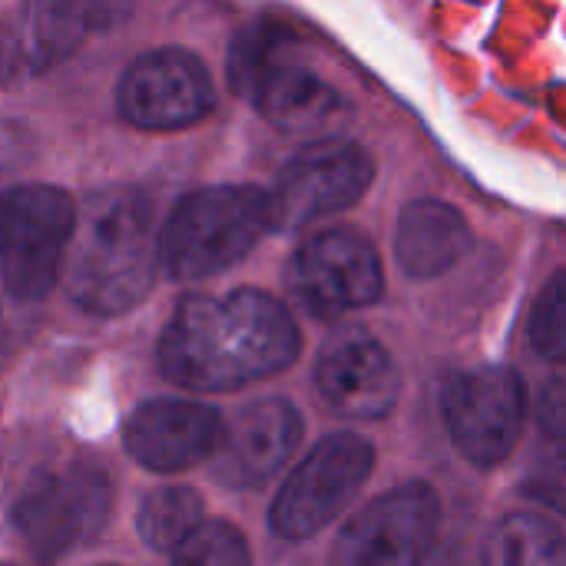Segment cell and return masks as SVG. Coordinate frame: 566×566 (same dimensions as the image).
Here are the masks:
<instances>
[{
	"instance_id": "15",
	"label": "cell",
	"mask_w": 566,
	"mask_h": 566,
	"mask_svg": "<svg viewBox=\"0 0 566 566\" xmlns=\"http://www.w3.org/2000/svg\"><path fill=\"white\" fill-rule=\"evenodd\" d=\"M302 411L289 398H259L239 408L222 428V441L212 458L216 478L226 488L255 491L289 464L302 444Z\"/></svg>"
},
{
	"instance_id": "3",
	"label": "cell",
	"mask_w": 566,
	"mask_h": 566,
	"mask_svg": "<svg viewBox=\"0 0 566 566\" xmlns=\"http://www.w3.org/2000/svg\"><path fill=\"white\" fill-rule=\"evenodd\" d=\"M272 229L269 192L206 186L176 202L159 232V265L176 282H202L239 265Z\"/></svg>"
},
{
	"instance_id": "16",
	"label": "cell",
	"mask_w": 566,
	"mask_h": 566,
	"mask_svg": "<svg viewBox=\"0 0 566 566\" xmlns=\"http://www.w3.org/2000/svg\"><path fill=\"white\" fill-rule=\"evenodd\" d=\"M474 245L468 219L441 199H415L401 209L395 255L405 275L434 279L458 265Z\"/></svg>"
},
{
	"instance_id": "25",
	"label": "cell",
	"mask_w": 566,
	"mask_h": 566,
	"mask_svg": "<svg viewBox=\"0 0 566 566\" xmlns=\"http://www.w3.org/2000/svg\"><path fill=\"white\" fill-rule=\"evenodd\" d=\"M96 566H123V564H96Z\"/></svg>"
},
{
	"instance_id": "14",
	"label": "cell",
	"mask_w": 566,
	"mask_h": 566,
	"mask_svg": "<svg viewBox=\"0 0 566 566\" xmlns=\"http://www.w3.org/2000/svg\"><path fill=\"white\" fill-rule=\"evenodd\" d=\"M216 408L182 398L143 401L123 424L126 454L153 474H179L216 458L222 441Z\"/></svg>"
},
{
	"instance_id": "9",
	"label": "cell",
	"mask_w": 566,
	"mask_h": 566,
	"mask_svg": "<svg viewBox=\"0 0 566 566\" xmlns=\"http://www.w3.org/2000/svg\"><path fill=\"white\" fill-rule=\"evenodd\" d=\"M441 527L431 484L408 481L365 504L338 531L332 566H424Z\"/></svg>"
},
{
	"instance_id": "8",
	"label": "cell",
	"mask_w": 566,
	"mask_h": 566,
	"mask_svg": "<svg viewBox=\"0 0 566 566\" xmlns=\"http://www.w3.org/2000/svg\"><path fill=\"white\" fill-rule=\"evenodd\" d=\"M285 282L302 312L328 322L375 305L385 292V269L365 232L335 226L295 249Z\"/></svg>"
},
{
	"instance_id": "24",
	"label": "cell",
	"mask_w": 566,
	"mask_h": 566,
	"mask_svg": "<svg viewBox=\"0 0 566 566\" xmlns=\"http://www.w3.org/2000/svg\"><path fill=\"white\" fill-rule=\"evenodd\" d=\"M424 566H464L458 557H451V554H444V557H431Z\"/></svg>"
},
{
	"instance_id": "22",
	"label": "cell",
	"mask_w": 566,
	"mask_h": 566,
	"mask_svg": "<svg viewBox=\"0 0 566 566\" xmlns=\"http://www.w3.org/2000/svg\"><path fill=\"white\" fill-rule=\"evenodd\" d=\"M524 494L566 514V441L547 448L524 478Z\"/></svg>"
},
{
	"instance_id": "4",
	"label": "cell",
	"mask_w": 566,
	"mask_h": 566,
	"mask_svg": "<svg viewBox=\"0 0 566 566\" xmlns=\"http://www.w3.org/2000/svg\"><path fill=\"white\" fill-rule=\"evenodd\" d=\"M295 36L282 23H249L229 50V83L272 126L305 133L328 126L345 113L342 96L292 53Z\"/></svg>"
},
{
	"instance_id": "26",
	"label": "cell",
	"mask_w": 566,
	"mask_h": 566,
	"mask_svg": "<svg viewBox=\"0 0 566 566\" xmlns=\"http://www.w3.org/2000/svg\"><path fill=\"white\" fill-rule=\"evenodd\" d=\"M0 566H13V564H0Z\"/></svg>"
},
{
	"instance_id": "18",
	"label": "cell",
	"mask_w": 566,
	"mask_h": 566,
	"mask_svg": "<svg viewBox=\"0 0 566 566\" xmlns=\"http://www.w3.org/2000/svg\"><path fill=\"white\" fill-rule=\"evenodd\" d=\"M481 566H566V534L537 514H511L488 534Z\"/></svg>"
},
{
	"instance_id": "5",
	"label": "cell",
	"mask_w": 566,
	"mask_h": 566,
	"mask_svg": "<svg viewBox=\"0 0 566 566\" xmlns=\"http://www.w3.org/2000/svg\"><path fill=\"white\" fill-rule=\"evenodd\" d=\"M113 514V481L99 464L73 461L40 471L10 507L17 541L36 564H56L90 544Z\"/></svg>"
},
{
	"instance_id": "23",
	"label": "cell",
	"mask_w": 566,
	"mask_h": 566,
	"mask_svg": "<svg viewBox=\"0 0 566 566\" xmlns=\"http://www.w3.org/2000/svg\"><path fill=\"white\" fill-rule=\"evenodd\" d=\"M537 418L551 438L566 441V375H557L554 381H547V388L541 391Z\"/></svg>"
},
{
	"instance_id": "19",
	"label": "cell",
	"mask_w": 566,
	"mask_h": 566,
	"mask_svg": "<svg viewBox=\"0 0 566 566\" xmlns=\"http://www.w3.org/2000/svg\"><path fill=\"white\" fill-rule=\"evenodd\" d=\"M202 497L199 491L186 484H169L156 488L143 497L139 514H136V531L146 547L153 551H179L202 524Z\"/></svg>"
},
{
	"instance_id": "12",
	"label": "cell",
	"mask_w": 566,
	"mask_h": 566,
	"mask_svg": "<svg viewBox=\"0 0 566 566\" xmlns=\"http://www.w3.org/2000/svg\"><path fill=\"white\" fill-rule=\"evenodd\" d=\"M116 103L126 123L153 133H172L202 123L216 109V83L192 50L156 46L126 66Z\"/></svg>"
},
{
	"instance_id": "10",
	"label": "cell",
	"mask_w": 566,
	"mask_h": 566,
	"mask_svg": "<svg viewBox=\"0 0 566 566\" xmlns=\"http://www.w3.org/2000/svg\"><path fill=\"white\" fill-rule=\"evenodd\" d=\"M375 179V159L355 139H318L298 149L269 192L272 229L295 232L355 206Z\"/></svg>"
},
{
	"instance_id": "2",
	"label": "cell",
	"mask_w": 566,
	"mask_h": 566,
	"mask_svg": "<svg viewBox=\"0 0 566 566\" xmlns=\"http://www.w3.org/2000/svg\"><path fill=\"white\" fill-rule=\"evenodd\" d=\"M159 269L149 199L129 186L93 192L76 216L66 255V292L73 305L96 318H116L146 298Z\"/></svg>"
},
{
	"instance_id": "17",
	"label": "cell",
	"mask_w": 566,
	"mask_h": 566,
	"mask_svg": "<svg viewBox=\"0 0 566 566\" xmlns=\"http://www.w3.org/2000/svg\"><path fill=\"white\" fill-rule=\"evenodd\" d=\"M129 10L116 3H66L43 0L23 10V56L33 70L70 56L90 33L109 30Z\"/></svg>"
},
{
	"instance_id": "21",
	"label": "cell",
	"mask_w": 566,
	"mask_h": 566,
	"mask_svg": "<svg viewBox=\"0 0 566 566\" xmlns=\"http://www.w3.org/2000/svg\"><path fill=\"white\" fill-rule=\"evenodd\" d=\"M531 345L541 358L566 365V269L554 272L531 312Z\"/></svg>"
},
{
	"instance_id": "7",
	"label": "cell",
	"mask_w": 566,
	"mask_h": 566,
	"mask_svg": "<svg viewBox=\"0 0 566 566\" xmlns=\"http://www.w3.org/2000/svg\"><path fill=\"white\" fill-rule=\"evenodd\" d=\"M375 471V444L342 431L318 441L285 478L269 511V527L282 541H308L322 534L355 501Z\"/></svg>"
},
{
	"instance_id": "13",
	"label": "cell",
	"mask_w": 566,
	"mask_h": 566,
	"mask_svg": "<svg viewBox=\"0 0 566 566\" xmlns=\"http://www.w3.org/2000/svg\"><path fill=\"white\" fill-rule=\"evenodd\" d=\"M322 401L345 421H378L401 395V375L388 348L361 328L338 332L315 361Z\"/></svg>"
},
{
	"instance_id": "11",
	"label": "cell",
	"mask_w": 566,
	"mask_h": 566,
	"mask_svg": "<svg viewBox=\"0 0 566 566\" xmlns=\"http://www.w3.org/2000/svg\"><path fill=\"white\" fill-rule=\"evenodd\" d=\"M444 421L454 448L478 468L511 458L527 421L524 378L504 365H488L451 378L444 388Z\"/></svg>"
},
{
	"instance_id": "6",
	"label": "cell",
	"mask_w": 566,
	"mask_h": 566,
	"mask_svg": "<svg viewBox=\"0 0 566 566\" xmlns=\"http://www.w3.org/2000/svg\"><path fill=\"white\" fill-rule=\"evenodd\" d=\"M76 202L46 182L0 196V282L17 302H40L60 282L76 232Z\"/></svg>"
},
{
	"instance_id": "1",
	"label": "cell",
	"mask_w": 566,
	"mask_h": 566,
	"mask_svg": "<svg viewBox=\"0 0 566 566\" xmlns=\"http://www.w3.org/2000/svg\"><path fill=\"white\" fill-rule=\"evenodd\" d=\"M298 352L292 312L262 289L182 298L156 345L163 375L189 391H239L282 375Z\"/></svg>"
},
{
	"instance_id": "20",
	"label": "cell",
	"mask_w": 566,
	"mask_h": 566,
	"mask_svg": "<svg viewBox=\"0 0 566 566\" xmlns=\"http://www.w3.org/2000/svg\"><path fill=\"white\" fill-rule=\"evenodd\" d=\"M169 566H252V551L242 531L229 521H206Z\"/></svg>"
}]
</instances>
